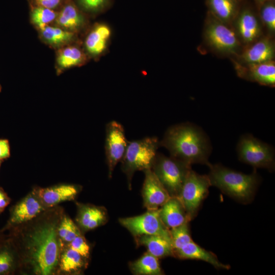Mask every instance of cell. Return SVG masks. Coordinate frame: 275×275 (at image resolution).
I'll return each mask as SVG.
<instances>
[{"instance_id": "6da1fadb", "label": "cell", "mask_w": 275, "mask_h": 275, "mask_svg": "<svg viewBox=\"0 0 275 275\" xmlns=\"http://www.w3.org/2000/svg\"><path fill=\"white\" fill-rule=\"evenodd\" d=\"M64 215L62 209L55 206L8 230L7 237L19 257L20 272L35 275L57 272L64 245L58 228Z\"/></svg>"}, {"instance_id": "7a4b0ae2", "label": "cell", "mask_w": 275, "mask_h": 275, "mask_svg": "<svg viewBox=\"0 0 275 275\" xmlns=\"http://www.w3.org/2000/svg\"><path fill=\"white\" fill-rule=\"evenodd\" d=\"M159 146L166 148L170 156L191 166L194 163L210 164L212 146L210 140L200 127L184 123L170 127Z\"/></svg>"}, {"instance_id": "3957f363", "label": "cell", "mask_w": 275, "mask_h": 275, "mask_svg": "<svg viewBox=\"0 0 275 275\" xmlns=\"http://www.w3.org/2000/svg\"><path fill=\"white\" fill-rule=\"evenodd\" d=\"M208 167V176L211 186L240 203L246 204L252 201L260 181L255 170L246 174L221 164L210 163Z\"/></svg>"}, {"instance_id": "277c9868", "label": "cell", "mask_w": 275, "mask_h": 275, "mask_svg": "<svg viewBox=\"0 0 275 275\" xmlns=\"http://www.w3.org/2000/svg\"><path fill=\"white\" fill-rule=\"evenodd\" d=\"M156 137L128 142L125 154L121 160L122 169L126 175L129 184L134 173L151 169L159 147Z\"/></svg>"}, {"instance_id": "5b68a950", "label": "cell", "mask_w": 275, "mask_h": 275, "mask_svg": "<svg viewBox=\"0 0 275 275\" xmlns=\"http://www.w3.org/2000/svg\"><path fill=\"white\" fill-rule=\"evenodd\" d=\"M191 169V165L161 153H157L151 168L171 197H179Z\"/></svg>"}, {"instance_id": "8992f818", "label": "cell", "mask_w": 275, "mask_h": 275, "mask_svg": "<svg viewBox=\"0 0 275 275\" xmlns=\"http://www.w3.org/2000/svg\"><path fill=\"white\" fill-rule=\"evenodd\" d=\"M240 161L254 168L274 169V150L272 146L250 134L242 135L237 145Z\"/></svg>"}, {"instance_id": "52a82bcc", "label": "cell", "mask_w": 275, "mask_h": 275, "mask_svg": "<svg viewBox=\"0 0 275 275\" xmlns=\"http://www.w3.org/2000/svg\"><path fill=\"white\" fill-rule=\"evenodd\" d=\"M204 36L207 44L221 54H235L240 46V41L234 30L228 24L215 18L209 12Z\"/></svg>"}, {"instance_id": "ba28073f", "label": "cell", "mask_w": 275, "mask_h": 275, "mask_svg": "<svg viewBox=\"0 0 275 275\" xmlns=\"http://www.w3.org/2000/svg\"><path fill=\"white\" fill-rule=\"evenodd\" d=\"M211 186L208 175L199 174L191 169L189 171L178 197L189 221L196 216Z\"/></svg>"}, {"instance_id": "9c48e42d", "label": "cell", "mask_w": 275, "mask_h": 275, "mask_svg": "<svg viewBox=\"0 0 275 275\" xmlns=\"http://www.w3.org/2000/svg\"><path fill=\"white\" fill-rule=\"evenodd\" d=\"M159 211V209L148 210L143 214L121 218L119 221L135 237L143 235H156L172 243L170 229L162 222Z\"/></svg>"}, {"instance_id": "30bf717a", "label": "cell", "mask_w": 275, "mask_h": 275, "mask_svg": "<svg viewBox=\"0 0 275 275\" xmlns=\"http://www.w3.org/2000/svg\"><path fill=\"white\" fill-rule=\"evenodd\" d=\"M128 143L121 124L116 121H112L107 124L105 151L109 178L112 177L116 166L122 160Z\"/></svg>"}, {"instance_id": "8fae6325", "label": "cell", "mask_w": 275, "mask_h": 275, "mask_svg": "<svg viewBox=\"0 0 275 275\" xmlns=\"http://www.w3.org/2000/svg\"><path fill=\"white\" fill-rule=\"evenodd\" d=\"M46 209L35 188L11 207L9 218L1 231L4 232L14 226L30 221Z\"/></svg>"}, {"instance_id": "7c38bea8", "label": "cell", "mask_w": 275, "mask_h": 275, "mask_svg": "<svg viewBox=\"0 0 275 275\" xmlns=\"http://www.w3.org/2000/svg\"><path fill=\"white\" fill-rule=\"evenodd\" d=\"M144 172L142 191L144 206L147 210L159 209L171 197L151 169Z\"/></svg>"}, {"instance_id": "4fadbf2b", "label": "cell", "mask_w": 275, "mask_h": 275, "mask_svg": "<svg viewBox=\"0 0 275 275\" xmlns=\"http://www.w3.org/2000/svg\"><path fill=\"white\" fill-rule=\"evenodd\" d=\"M234 21L236 34L243 43L249 45L260 37L261 27L256 14L251 7L243 6L240 8Z\"/></svg>"}, {"instance_id": "5bb4252c", "label": "cell", "mask_w": 275, "mask_h": 275, "mask_svg": "<svg viewBox=\"0 0 275 275\" xmlns=\"http://www.w3.org/2000/svg\"><path fill=\"white\" fill-rule=\"evenodd\" d=\"M240 77L260 85L273 87L275 85V64L273 61L251 64H235Z\"/></svg>"}, {"instance_id": "9a60e30c", "label": "cell", "mask_w": 275, "mask_h": 275, "mask_svg": "<svg viewBox=\"0 0 275 275\" xmlns=\"http://www.w3.org/2000/svg\"><path fill=\"white\" fill-rule=\"evenodd\" d=\"M37 194L46 209L63 202L73 200L79 191V187L72 184H60L46 188H36Z\"/></svg>"}, {"instance_id": "2e32d148", "label": "cell", "mask_w": 275, "mask_h": 275, "mask_svg": "<svg viewBox=\"0 0 275 275\" xmlns=\"http://www.w3.org/2000/svg\"><path fill=\"white\" fill-rule=\"evenodd\" d=\"M240 59L244 64H257L273 61L275 47L272 40L264 37L249 45Z\"/></svg>"}, {"instance_id": "e0dca14e", "label": "cell", "mask_w": 275, "mask_h": 275, "mask_svg": "<svg viewBox=\"0 0 275 275\" xmlns=\"http://www.w3.org/2000/svg\"><path fill=\"white\" fill-rule=\"evenodd\" d=\"M76 221L83 231H90L104 225L107 222V211L104 207L79 204Z\"/></svg>"}, {"instance_id": "ac0fdd59", "label": "cell", "mask_w": 275, "mask_h": 275, "mask_svg": "<svg viewBox=\"0 0 275 275\" xmlns=\"http://www.w3.org/2000/svg\"><path fill=\"white\" fill-rule=\"evenodd\" d=\"M174 256L181 259H195L206 262L218 269H230L229 265L222 263L212 252L208 251L193 240L174 251Z\"/></svg>"}, {"instance_id": "d6986e66", "label": "cell", "mask_w": 275, "mask_h": 275, "mask_svg": "<svg viewBox=\"0 0 275 275\" xmlns=\"http://www.w3.org/2000/svg\"><path fill=\"white\" fill-rule=\"evenodd\" d=\"M159 210L162 222L169 229L186 222H189L185 210L178 197H171L159 208Z\"/></svg>"}, {"instance_id": "ffe728a7", "label": "cell", "mask_w": 275, "mask_h": 275, "mask_svg": "<svg viewBox=\"0 0 275 275\" xmlns=\"http://www.w3.org/2000/svg\"><path fill=\"white\" fill-rule=\"evenodd\" d=\"M55 21L62 28L74 32L82 26L85 19L74 1L66 0L58 12Z\"/></svg>"}, {"instance_id": "44dd1931", "label": "cell", "mask_w": 275, "mask_h": 275, "mask_svg": "<svg viewBox=\"0 0 275 275\" xmlns=\"http://www.w3.org/2000/svg\"><path fill=\"white\" fill-rule=\"evenodd\" d=\"M241 0H206L208 12L219 21L229 24L234 21L240 8Z\"/></svg>"}, {"instance_id": "7402d4cb", "label": "cell", "mask_w": 275, "mask_h": 275, "mask_svg": "<svg viewBox=\"0 0 275 275\" xmlns=\"http://www.w3.org/2000/svg\"><path fill=\"white\" fill-rule=\"evenodd\" d=\"M135 240L138 244L146 247L148 252L157 258L174 256L171 242L162 237L143 235L135 237Z\"/></svg>"}, {"instance_id": "603a6c76", "label": "cell", "mask_w": 275, "mask_h": 275, "mask_svg": "<svg viewBox=\"0 0 275 275\" xmlns=\"http://www.w3.org/2000/svg\"><path fill=\"white\" fill-rule=\"evenodd\" d=\"M20 271L19 259L16 250L6 237L0 245V275H11Z\"/></svg>"}, {"instance_id": "cb8c5ba5", "label": "cell", "mask_w": 275, "mask_h": 275, "mask_svg": "<svg viewBox=\"0 0 275 275\" xmlns=\"http://www.w3.org/2000/svg\"><path fill=\"white\" fill-rule=\"evenodd\" d=\"M111 35L109 28L105 24L96 26L87 36L85 45L91 54L97 55L105 49L108 39Z\"/></svg>"}, {"instance_id": "d4e9b609", "label": "cell", "mask_w": 275, "mask_h": 275, "mask_svg": "<svg viewBox=\"0 0 275 275\" xmlns=\"http://www.w3.org/2000/svg\"><path fill=\"white\" fill-rule=\"evenodd\" d=\"M79 253L67 246L63 250L60 257L57 272L73 273L79 272L86 264Z\"/></svg>"}, {"instance_id": "484cf974", "label": "cell", "mask_w": 275, "mask_h": 275, "mask_svg": "<svg viewBox=\"0 0 275 275\" xmlns=\"http://www.w3.org/2000/svg\"><path fill=\"white\" fill-rule=\"evenodd\" d=\"M130 269L134 274L161 275L163 274L158 258L148 252L137 260L131 262Z\"/></svg>"}, {"instance_id": "4316f807", "label": "cell", "mask_w": 275, "mask_h": 275, "mask_svg": "<svg viewBox=\"0 0 275 275\" xmlns=\"http://www.w3.org/2000/svg\"><path fill=\"white\" fill-rule=\"evenodd\" d=\"M43 39L51 45L58 46L70 42L74 32L58 27L46 26L40 30Z\"/></svg>"}, {"instance_id": "83f0119b", "label": "cell", "mask_w": 275, "mask_h": 275, "mask_svg": "<svg viewBox=\"0 0 275 275\" xmlns=\"http://www.w3.org/2000/svg\"><path fill=\"white\" fill-rule=\"evenodd\" d=\"M85 59L84 53L79 48L70 46L59 52L57 61L60 68L66 69L80 65Z\"/></svg>"}, {"instance_id": "f1b7e54d", "label": "cell", "mask_w": 275, "mask_h": 275, "mask_svg": "<svg viewBox=\"0 0 275 275\" xmlns=\"http://www.w3.org/2000/svg\"><path fill=\"white\" fill-rule=\"evenodd\" d=\"M58 12L48 8L34 6L31 11V19L40 30L44 28L51 22L55 20Z\"/></svg>"}, {"instance_id": "f546056e", "label": "cell", "mask_w": 275, "mask_h": 275, "mask_svg": "<svg viewBox=\"0 0 275 275\" xmlns=\"http://www.w3.org/2000/svg\"><path fill=\"white\" fill-rule=\"evenodd\" d=\"M59 236L63 244H67L81 234L78 227L68 216L64 215L58 228Z\"/></svg>"}, {"instance_id": "4dcf8cb0", "label": "cell", "mask_w": 275, "mask_h": 275, "mask_svg": "<svg viewBox=\"0 0 275 275\" xmlns=\"http://www.w3.org/2000/svg\"><path fill=\"white\" fill-rule=\"evenodd\" d=\"M189 222L170 229V233L174 252L182 247L185 244L191 241Z\"/></svg>"}, {"instance_id": "1f68e13d", "label": "cell", "mask_w": 275, "mask_h": 275, "mask_svg": "<svg viewBox=\"0 0 275 275\" xmlns=\"http://www.w3.org/2000/svg\"><path fill=\"white\" fill-rule=\"evenodd\" d=\"M258 4L261 21L270 33H273L275 32L274 1H269Z\"/></svg>"}, {"instance_id": "d6a6232c", "label": "cell", "mask_w": 275, "mask_h": 275, "mask_svg": "<svg viewBox=\"0 0 275 275\" xmlns=\"http://www.w3.org/2000/svg\"><path fill=\"white\" fill-rule=\"evenodd\" d=\"M73 1L80 10L91 13H97L105 10L110 7L112 2V0H74Z\"/></svg>"}, {"instance_id": "836d02e7", "label": "cell", "mask_w": 275, "mask_h": 275, "mask_svg": "<svg viewBox=\"0 0 275 275\" xmlns=\"http://www.w3.org/2000/svg\"><path fill=\"white\" fill-rule=\"evenodd\" d=\"M68 247L79 253L84 258L90 255V248L85 237L80 234L67 244Z\"/></svg>"}, {"instance_id": "e575fe53", "label": "cell", "mask_w": 275, "mask_h": 275, "mask_svg": "<svg viewBox=\"0 0 275 275\" xmlns=\"http://www.w3.org/2000/svg\"><path fill=\"white\" fill-rule=\"evenodd\" d=\"M66 0H30L32 7H41L54 10L61 7Z\"/></svg>"}, {"instance_id": "d590c367", "label": "cell", "mask_w": 275, "mask_h": 275, "mask_svg": "<svg viewBox=\"0 0 275 275\" xmlns=\"http://www.w3.org/2000/svg\"><path fill=\"white\" fill-rule=\"evenodd\" d=\"M10 146L7 140H0V160L6 159L10 156Z\"/></svg>"}, {"instance_id": "8d00e7d4", "label": "cell", "mask_w": 275, "mask_h": 275, "mask_svg": "<svg viewBox=\"0 0 275 275\" xmlns=\"http://www.w3.org/2000/svg\"><path fill=\"white\" fill-rule=\"evenodd\" d=\"M11 199L7 193L0 187V213L2 212L10 204Z\"/></svg>"}, {"instance_id": "74e56055", "label": "cell", "mask_w": 275, "mask_h": 275, "mask_svg": "<svg viewBox=\"0 0 275 275\" xmlns=\"http://www.w3.org/2000/svg\"><path fill=\"white\" fill-rule=\"evenodd\" d=\"M3 233L0 231V245L5 241L7 237V235H4Z\"/></svg>"}, {"instance_id": "f35d334b", "label": "cell", "mask_w": 275, "mask_h": 275, "mask_svg": "<svg viewBox=\"0 0 275 275\" xmlns=\"http://www.w3.org/2000/svg\"><path fill=\"white\" fill-rule=\"evenodd\" d=\"M254 1H255L257 3H263V2H267L269 1H272V0H254Z\"/></svg>"}, {"instance_id": "ab89813d", "label": "cell", "mask_w": 275, "mask_h": 275, "mask_svg": "<svg viewBox=\"0 0 275 275\" xmlns=\"http://www.w3.org/2000/svg\"><path fill=\"white\" fill-rule=\"evenodd\" d=\"M0 164H1V163H0Z\"/></svg>"}]
</instances>
